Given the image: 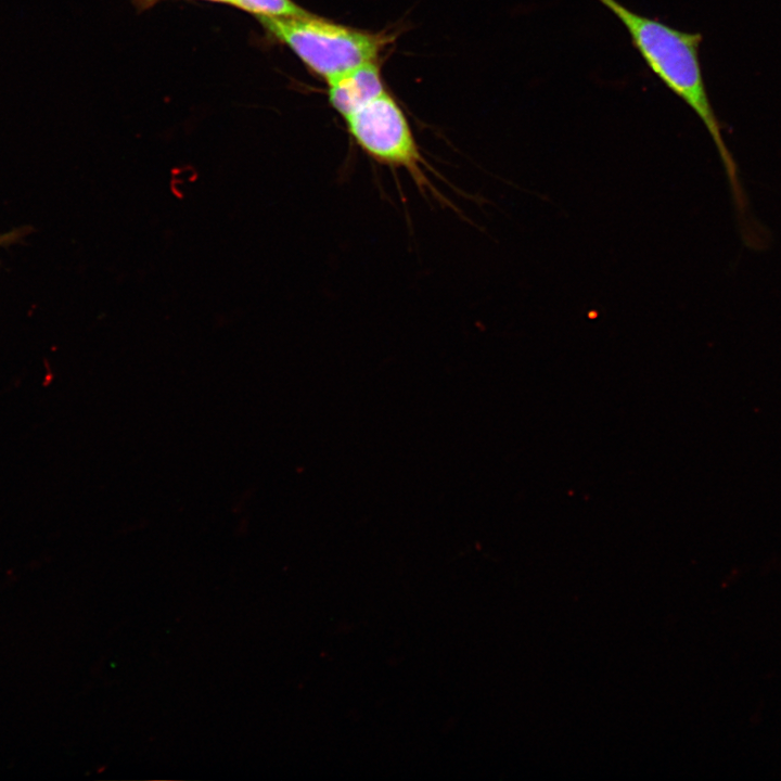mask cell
<instances>
[{
	"label": "cell",
	"instance_id": "6da1fadb",
	"mask_svg": "<svg viewBox=\"0 0 781 781\" xmlns=\"http://www.w3.org/2000/svg\"><path fill=\"white\" fill-rule=\"evenodd\" d=\"M624 25L632 46L649 68L701 119L718 151L739 222L748 219V205L738 165L726 145L720 121L709 100L699 56L701 33L676 29L657 18L631 11L618 0H597Z\"/></svg>",
	"mask_w": 781,
	"mask_h": 781
},
{
	"label": "cell",
	"instance_id": "7a4b0ae2",
	"mask_svg": "<svg viewBox=\"0 0 781 781\" xmlns=\"http://www.w3.org/2000/svg\"><path fill=\"white\" fill-rule=\"evenodd\" d=\"M274 40L287 46L313 73L327 81L375 61L389 38L320 18L255 16Z\"/></svg>",
	"mask_w": 781,
	"mask_h": 781
},
{
	"label": "cell",
	"instance_id": "3957f363",
	"mask_svg": "<svg viewBox=\"0 0 781 781\" xmlns=\"http://www.w3.org/2000/svg\"><path fill=\"white\" fill-rule=\"evenodd\" d=\"M344 118L349 135L370 158L405 170L420 192L444 200L426 175L425 169H434L423 157L404 112L386 91Z\"/></svg>",
	"mask_w": 781,
	"mask_h": 781
},
{
	"label": "cell",
	"instance_id": "277c9868",
	"mask_svg": "<svg viewBox=\"0 0 781 781\" xmlns=\"http://www.w3.org/2000/svg\"><path fill=\"white\" fill-rule=\"evenodd\" d=\"M328 85L329 101L343 117L385 92L375 61L354 67L329 80Z\"/></svg>",
	"mask_w": 781,
	"mask_h": 781
},
{
	"label": "cell",
	"instance_id": "5b68a950",
	"mask_svg": "<svg viewBox=\"0 0 781 781\" xmlns=\"http://www.w3.org/2000/svg\"><path fill=\"white\" fill-rule=\"evenodd\" d=\"M228 4L255 16L297 17L309 14L292 0H230Z\"/></svg>",
	"mask_w": 781,
	"mask_h": 781
},
{
	"label": "cell",
	"instance_id": "8992f818",
	"mask_svg": "<svg viewBox=\"0 0 781 781\" xmlns=\"http://www.w3.org/2000/svg\"><path fill=\"white\" fill-rule=\"evenodd\" d=\"M158 1H161V0H132V2L140 9H148L152 5H154ZM206 1L222 2V3L230 2V0H206Z\"/></svg>",
	"mask_w": 781,
	"mask_h": 781
},
{
	"label": "cell",
	"instance_id": "52a82bcc",
	"mask_svg": "<svg viewBox=\"0 0 781 781\" xmlns=\"http://www.w3.org/2000/svg\"><path fill=\"white\" fill-rule=\"evenodd\" d=\"M20 235H21V233L18 232V230H15L10 233L0 234V245L8 244L10 242H14Z\"/></svg>",
	"mask_w": 781,
	"mask_h": 781
}]
</instances>
